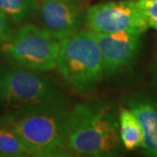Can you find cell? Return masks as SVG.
I'll return each instance as SVG.
<instances>
[{
  "mask_svg": "<svg viewBox=\"0 0 157 157\" xmlns=\"http://www.w3.org/2000/svg\"><path fill=\"white\" fill-rule=\"evenodd\" d=\"M70 112L64 102L46 104L7 113L0 122L21 138L31 156H69L67 138Z\"/></svg>",
  "mask_w": 157,
  "mask_h": 157,
  "instance_id": "obj_1",
  "label": "cell"
},
{
  "mask_svg": "<svg viewBox=\"0 0 157 157\" xmlns=\"http://www.w3.org/2000/svg\"><path fill=\"white\" fill-rule=\"evenodd\" d=\"M121 144L119 120L108 106L81 103L70 112L67 146L71 154L111 156Z\"/></svg>",
  "mask_w": 157,
  "mask_h": 157,
  "instance_id": "obj_2",
  "label": "cell"
},
{
  "mask_svg": "<svg viewBox=\"0 0 157 157\" xmlns=\"http://www.w3.org/2000/svg\"><path fill=\"white\" fill-rule=\"evenodd\" d=\"M56 67L62 78L76 92L86 94L94 89L105 74L94 33L78 30L61 39Z\"/></svg>",
  "mask_w": 157,
  "mask_h": 157,
  "instance_id": "obj_3",
  "label": "cell"
},
{
  "mask_svg": "<svg viewBox=\"0 0 157 157\" xmlns=\"http://www.w3.org/2000/svg\"><path fill=\"white\" fill-rule=\"evenodd\" d=\"M63 102L49 79L21 66H0V107L7 112Z\"/></svg>",
  "mask_w": 157,
  "mask_h": 157,
  "instance_id": "obj_4",
  "label": "cell"
},
{
  "mask_svg": "<svg viewBox=\"0 0 157 157\" xmlns=\"http://www.w3.org/2000/svg\"><path fill=\"white\" fill-rule=\"evenodd\" d=\"M59 42L45 29L26 24L2 43L0 53L11 61L34 71L56 68Z\"/></svg>",
  "mask_w": 157,
  "mask_h": 157,
  "instance_id": "obj_5",
  "label": "cell"
},
{
  "mask_svg": "<svg viewBox=\"0 0 157 157\" xmlns=\"http://www.w3.org/2000/svg\"><path fill=\"white\" fill-rule=\"evenodd\" d=\"M84 21L88 31L94 34L113 33L127 29L146 31L148 21L136 0L101 3L90 7Z\"/></svg>",
  "mask_w": 157,
  "mask_h": 157,
  "instance_id": "obj_6",
  "label": "cell"
},
{
  "mask_svg": "<svg viewBox=\"0 0 157 157\" xmlns=\"http://www.w3.org/2000/svg\"><path fill=\"white\" fill-rule=\"evenodd\" d=\"M144 32L127 29L113 33L94 34L105 74H114L128 66L138 52L140 36Z\"/></svg>",
  "mask_w": 157,
  "mask_h": 157,
  "instance_id": "obj_7",
  "label": "cell"
},
{
  "mask_svg": "<svg viewBox=\"0 0 157 157\" xmlns=\"http://www.w3.org/2000/svg\"><path fill=\"white\" fill-rule=\"evenodd\" d=\"M39 9L43 28L58 40L77 33L85 17L73 0H41Z\"/></svg>",
  "mask_w": 157,
  "mask_h": 157,
  "instance_id": "obj_8",
  "label": "cell"
},
{
  "mask_svg": "<svg viewBox=\"0 0 157 157\" xmlns=\"http://www.w3.org/2000/svg\"><path fill=\"white\" fill-rule=\"evenodd\" d=\"M127 106L143 130L142 151L147 156L157 157V102L145 98H129Z\"/></svg>",
  "mask_w": 157,
  "mask_h": 157,
  "instance_id": "obj_9",
  "label": "cell"
},
{
  "mask_svg": "<svg viewBox=\"0 0 157 157\" xmlns=\"http://www.w3.org/2000/svg\"><path fill=\"white\" fill-rule=\"evenodd\" d=\"M119 132L121 144L128 150H133L141 146L143 130L139 120L128 107L119 110Z\"/></svg>",
  "mask_w": 157,
  "mask_h": 157,
  "instance_id": "obj_10",
  "label": "cell"
},
{
  "mask_svg": "<svg viewBox=\"0 0 157 157\" xmlns=\"http://www.w3.org/2000/svg\"><path fill=\"white\" fill-rule=\"evenodd\" d=\"M39 11L36 0H0V11L15 23H24Z\"/></svg>",
  "mask_w": 157,
  "mask_h": 157,
  "instance_id": "obj_11",
  "label": "cell"
},
{
  "mask_svg": "<svg viewBox=\"0 0 157 157\" xmlns=\"http://www.w3.org/2000/svg\"><path fill=\"white\" fill-rule=\"evenodd\" d=\"M0 156H31L21 138L8 126L0 122Z\"/></svg>",
  "mask_w": 157,
  "mask_h": 157,
  "instance_id": "obj_12",
  "label": "cell"
},
{
  "mask_svg": "<svg viewBox=\"0 0 157 157\" xmlns=\"http://www.w3.org/2000/svg\"><path fill=\"white\" fill-rule=\"evenodd\" d=\"M149 25L157 23V0H136Z\"/></svg>",
  "mask_w": 157,
  "mask_h": 157,
  "instance_id": "obj_13",
  "label": "cell"
},
{
  "mask_svg": "<svg viewBox=\"0 0 157 157\" xmlns=\"http://www.w3.org/2000/svg\"><path fill=\"white\" fill-rule=\"evenodd\" d=\"M11 33L12 31L9 22V17L0 11V43H3L9 39Z\"/></svg>",
  "mask_w": 157,
  "mask_h": 157,
  "instance_id": "obj_14",
  "label": "cell"
},
{
  "mask_svg": "<svg viewBox=\"0 0 157 157\" xmlns=\"http://www.w3.org/2000/svg\"><path fill=\"white\" fill-rule=\"evenodd\" d=\"M149 26H151V27H153V28L156 29L157 30V23H154V24H151Z\"/></svg>",
  "mask_w": 157,
  "mask_h": 157,
  "instance_id": "obj_15",
  "label": "cell"
},
{
  "mask_svg": "<svg viewBox=\"0 0 157 157\" xmlns=\"http://www.w3.org/2000/svg\"><path fill=\"white\" fill-rule=\"evenodd\" d=\"M73 1H76V2H78V1H81V0H73Z\"/></svg>",
  "mask_w": 157,
  "mask_h": 157,
  "instance_id": "obj_16",
  "label": "cell"
}]
</instances>
